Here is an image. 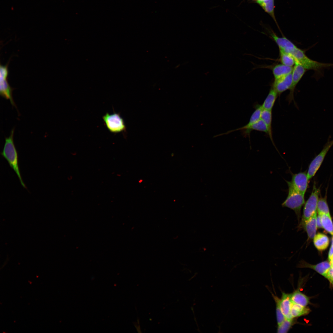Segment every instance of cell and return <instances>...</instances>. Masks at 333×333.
<instances>
[{"label": "cell", "mask_w": 333, "mask_h": 333, "mask_svg": "<svg viewBox=\"0 0 333 333\" xmlns=\"http://www.w3.org/2000/svg\"><path fill=\"white\" fill-rule=\"evenodd\" d=\"M14 128H13L11 130L9 137L6 138L3 150L1 154L7 160L11 167L15 172L22 185L27 189L19 169L18 153L14 142Z\"/></svg>", "instance_id": "obj_1"}, {"label": "cell", "mask_w": 333, "mask_h": 333, "mask_svg": "<svg viewBox=\"0 0 333 333\" xmlns=\"http://www.w3.org/2000/svg\"><path fill=\"white\" fill-rule=\"evenodd\" d=\"M290 54L294 57L295 63H298L304 67L306 70H313L320 72L323 69L333 66V63H325L313 60L305 54L304 51L297 47Z\"/></svg>", "instance_id": "obj_2"}, {"label": "cell", "mask_w": 333, "mask_h": 333, "mask_svg": "<svg viewBox=\"0 0 333 333\" xmlns=\"http://www.w3.org/2000/svg\"><path fill=\"white\" fill-rule=\"evenodd\" d=\"M286 182L288 187V194L282 205V207H287L293 210L299 221L301 216V210L305 203L304 195L297 191L290 181Z\"/></svg>", "instance_id": "obj_3"}, {"label": "cell", "mask_w": 333, "mask_h": 333, "mask_svg": "<svg viewBox=\"0 0 333 333\" xmlns=\"http://www.w3.org/2000/svg\"><path fill=\"white\" fill-rule=\"evenodd\" d=\"M320 193L319 188L314 184L311 193L305 204L302 220L299 224L317 213V204Z\"/></svg>", "instance_id": "obj_4"}, {"label": "cell", "mask_w": 333, "mask_h": 333, "mask_svg": "<svg viewBox=\"0 0 333 333\" xmlns=\"http://www.w3.org/2000/svg\"><path fill=\"white\" fill-rule=\"evenodd\" d=\"M102 119L107 129L111 133H117L126 130L124 121L118 113H106L102 117Z\"/></svg>", "instance_id": "obj_5"}, {"label": "cell", "mask_w": 333, "mask_h": 333, "mask_svg": "<svg viewBox=\"0 0 333 333\" xmlns=\"http://www.w3.org/2000/svg\"><path fill=\"white\" fill-rule=\"evenodd\" d=\"M333 145V139L329 138L320 153L310 163L307 172L309 180L314 177L321 165L324 159L330 148Z\"/></svg>", "instance_id": "obj_6"}, {"label": "cell", "mask_w": 333, "mask_h": 333, "mask_svg": "<svg viewBox=\"0 0 333 333\" xmlns=\"http://www.w3.org/2000/svg\"><path fill=\"white\" fill-rule=\"evenodd\" d=\"M307 70L302 65L297 63H295L293 68L292 72V82L290 88V92L286 97V100L289 104L294 101L295 104L294 92L298 84L301 80L304 74Z\"/></svg>", "instance_id": "obj_7"}, {"label": "cell", "mask_w": 333, "mask_h": 333, "mask_svg": "<svg viewBox=\"0 0 333 333\" xmlns=\"http://www.w3.org/2000/svg\"><path fill=\"white\" fill-rule=\"evenodd\" d=\"M307 173L300 172L293 174L290 182L299 192L304 195L308 186V181Z\"/></svg>", "instance_id": "obj_8"}, {"label": "cell", "mask_w": 333, "mask_h": 333, "mask_svg": "<svg viewBox=\"0 0 333 333\" xmlns=\"http://www.w3.org/2000/svg\"><path fill=\"white\" fill-rule=\"evenodd\" d=\"M240 130L242 135L244 137H249L250 138V135L251 132L253 130H256L260 132H263L267 134H268V130L266 125L261 119L256 122L252 124L250 126L246 128L242 127L237 128L236 129L228 131L224 133L220 134V136L224 134H227L232 132Z\"/></svg>", "instance_id": "obj_9"}, {"label": "cell", "mask_w": 333, "mask_h": 333, "mask_svg": "<svg viewBox=\"0 0 333 333\" xmlns=\"http://www.w3.org/2000/svg\"><path fill=\"white\" fill-rule=\"evenodd\" d=\"M297 267L300 268H306L312 269L324 277L331 267V265L329 261H324L316 265H312L303 260H302L299 261Z\"/></svg>", "instance_id": "obj_10"}, {"label": "cell", "mask_w": 333, "mask_h": 333, "mask_svg": "<svg viewBox=\"0 0 333 333\" xmlns=\"http://www.w3.org/2000/svg\"><path fill=\"white\" fill-rule=\"evenodd\" d=\"M270 35L278 46L279 50L290 53L297 47L293 43L285 37H279L273 32Z\"/></svg>", "instance_id": "obj_11"}, {"label": "cell", "mask_w": 333, "mask_h": 333, "mask_svg": "<svg viewBox=\"0 0 333 333\" xmlns=\"http://www.w3.org/2000/svg\"><path fill=\"white\" fill-rule=\"evenodd\" d=\"M292 82V73L278 79L274 80L272 86L280 96L283 92L290 89Z\"/></svg>", "instance_id": "obj_12"}, {"label": "cell", "mask_w": 333, "mask_h": 333, "mask_svg": "<svg viewBox=\"0 0 333 333\" xmlns=\"http://www.w3.org/2000/svg\"><path fill=\"white\" fill-rule=\"evenodd\" d=\"M317 213H316L302 224L299 225V228H303L306 232L308 240H312L316 234L317 228Z\"/></svg>", "instance_id": "obj_13"}, {"label": "cell", "mask_w": 333, "mask_h": 333, "mask_svg": "<svg viewBox=\"0 0 333 333\" xmlns=\"http://www.w3.org/2000/svg\"><path fill=\"white\" fill-rule=\"evenodd\" d=\"M13 89L8 82L7 78L0 77V95L4 98L9 100L12 105L17 108L13 97Z\"/></svg>", "instance_id": "obj_14"}, {"label": "cell", "mask_w": 333, "mask_h": 333, "mask_svg": "<svg viewBox=\"0 0 333 333\" xmlns=\"http://www.w3.org/2000/svg\"><path fill=\"white\" fill-rule=\"evenodd\" d=\"M291 293H286L282 292V295L280 300V305L282 311L286 318L292 319L291 310L293 302L291 298Z\"/></svg>", "instance_id": "obj_15"}, {"label": "cell", "mask_w": 333, "mask_h": 333, "mask_svg": "<svg viewBox=\"0 0 333 333\" xmlns=\"http://www.w3.org/2000/svg\"><path fill=\"white\" fill-rule=\"evenodd\" d=\"M328 237L325 234L318 232L313 238V242L315 248L319 251L326 250L329 244Z\"/></svg>", "instance_id": "obj_16"}, {"label": "cell", "mask_w": 333, "mask_h": 333, "mask_svg": "<svg viewBox=\"0 0 333 333\" xmlns=\"http://www.w3.org/2000/svg\"><path fill=\"white\" fill-rule=\"evenodd\" d=\"M293 67L288 66L282 64L275 65L272 71L274 80H277L292 73Z\"/></svg>", "instance_id": "obj_17"}, {"label": "cell", "mask_w": 333, "mask_h": 333, "mask_svg": "<svg viewBox=\"0 0 333 333\" xmlns=\"http://www.w3.org/2000/svg\"><path fill=\"white\" fill-rule=\"evenodd\" d=\"M278 96L277 92L272 86L267 96L261 105L263 109L272 111Z\"/></svg>", "instance_id": "obj_18"}, {"label": "cell", "mask_w": 333, "mask_h": 333, "mask_svg": "<svg viewBox=\"0 0 333 333\" xmlns=\"http://www.w3.org/2000/svg\"><path fill=\"white\" fill-rule=\"evenodd\" d=\"M291 298L292 302L303 306H307L310 304V298L302 293L299 289L291 293Z\"/></svg>", "instance_id": "obj_19"}, {"label": "cell", "mask_w": 333, "mask_h": 333, "mask_svg": "<svg viewBox=\"0 0 333 333\" xmlns=\"http://www.w3.org/2000/svg\"><path fill=\"white\" fill-rule=\"evenodd\" d=\"M261 119L265 123L268 130V135L273 145L275 147L273 137L272 131V111L263 109L261 113Z\"/></svg>", "instance_id": "obj_20"}, {"label": "cell", "mask_w": 333, "mask_h": 333, "mask_svg": "<svg viewBox=\"0 0 333 333\" xmlns=\"http://www.w3.org/2000/svg\"><path fill=\"white\" fill-rule=\"evenodd\" d=\"M310 311V309L307 306H302L293 302L290 313L292 318H296L301 316L306 315Z\"/></svg>", "instance_id": "obj_21"}, {"label": "cell", "mask_w": 333, "mask_h": 333, "mask_svg": "<svg viewBox=\"0 0 333 333\" xmlns=\"http://www.w3.org/2000/svg\"><path fill=\"white\" fill-rule=\"evenodd\" d=\"M256 2L258 3L269 14L276 22L274 13L275 7L274 0H263L257 1Z\"/></svg>", "instance_id": "obj_22"}, {"label": "cell", "mask_w": 333, "mask_h": 333, "mask_svg": "<svg viewBox=\"0 0 333 333\" xmlns=\"http://www.w3.org/2000/svg\"><path fill=\"white\" fill-rule=\"evenodd\" d=\"M296 323V318H286L282 322L278 325L277 332L278 333H287Z\"/></svg>", "instance_id": "obj_23"}, {"label": "cell", "mask_w": 333, "mask_h": 333, "mask_svg": "<svg viewBox=\"0 0 333 333\" xmlns=\"http://www.w3.org/2000/svg\"><path fill=\"white\" fill-rule=\"evenodd\" d=\"M279 60L282 64L284 65L293 67L295 64V60L293 56L290 54L286 52L279 50Z\"/></svg>", "instance_id": "obj_24"}, {"label": "cell", "mask_w": 333, "mask_h": 333, "mask_svg": "<svg viewBox=\"0 0 333 333\" xmlns=\"http://www.w3.org/2000/svg\"><path fill=\"white\" fill-rule=\"evenodd\" d=\"M317 212L319 215L325 214L331 216L327 203L326 195L323 198H319L317 204Z\"/></svg>", "instance_id": "obj_25"}, {"label": "cell", "mask_w": 333, "mask_h": 333, "mask_svg": "<svg viewBox=\"0 0 333 333\" xmlns=\"http://www.w3.org/2000/svg\"><path fill=\"white\" fill-rule=\"evenodd\" d=\"M320 215L323 228L333 236V223L331 216L325 214Z\"/></svg>", "instance_id": "obj_26"}, {"label": "cell", "mask_w": 333, "mask_h": 333, "mask_svg": "<svg viewBox=\"0 0 333 333\" xmlns=\"http://www.w3.org/2000/svg\"><path fill=\"white\" fill-rule=\"evenodd\" d=\"M272 296L276 303V314L278 325L280 324L286 319V318L283 314L280 305V299L277 296L272 294Z\"/></svg>", "instance_id": "obj_27"}, {"label": "cell", "mask_w": 333, "mask_h": 333, "mask_svg": "<svg viewBox=\"0 0 333 333\" xmlns=\"http://www.w3.org/2000/svg\"><path fill=\"white\" fill-rule=\"evenodd\" d=\"M10 62V60L5 65H2L0 64V77L7 78L8 75V65Z\"/></svg>", "instance_id": "obj_28"}, {"label": "cell", "mask_w": 333, "mask_h": 333, "mask_svg": "<svg viewBox=\"0 0 333 333\" xmlns=\"http://www.w3.org/2000/svg\"><path fill=\"white\" fill-rule=\"evenodd\" d=\"M324 277L329 281L331 286L333 287V267H331L328 269Z\"/></svg>", "instance_id": "obj_29"}, {"label": "cell", "mask_w": 333, "mask_h": 333, "mask_svg": "<svg viewBox=\"0 0 333 333\" xmlns=\"http://www.w3.org/2000/svg\"><path fill=\"white\" fill-rule=\"evenodd\" d=\"M333 258V243L331 242V245L328 254V260L330 261Z\"/></svg>", "instance_id": "obj_30"}, {"label": "cell", "mask_w": 333, "mask_h": 333, "mask_svg": "<svg viewBox=\"0 0 333 333\" xmlns=\"http://www.w3.org/2000/svg\"><path fill=\"white\" fill-rule=\"evenodd\" d=\"M317 228H323L321 216L319 214L317 217Z\"/></svg>", "instance_id": "obj_31"}, {"label": "cell", "mask_w": 333, "mask_h": 333, "mask_svg": "<svg viewBox=\"0 0 333 333\" xmlns=\"http://www.w3.org/2000/svg\"><path fill=\"white\" fill-rule=\"evenodd\" d=\"M329 262L331 264V267H333V258Z\"/></svg>", "instance_id": "obj_32"}, {"label": "cell", "mask_w": 333, "mask_h": 333, "mask_svg": "<svg viewBox=\"0 0 333 333\" xmlns=\"http://www.w3.org/2000/svg\"><path fill=\"white\" fill-rule=\"evenodd\" d=\"M331 241H332V242H332V243H333V236H332V240H331Z\"/></svg>", "instance_id": "obj_33"}, {"label": "cell", "mask_w": 333, "mask_h": 333, "mask_svg": "<svg viewBox=\"0 0 333 333\" xmlns=\"http://www.w3.org/2000/svg\"><path fill=\"white\" fill-rule=\"evenodd\" d=\"M254 0V1H258V0Z\"/></svg>", "instance_id": "obj_34"}, {"label": "cell", "mask_w": 333, "mask_h": 333, "mask_svg": "<svg viewBox=\"0 0 333 333\" xmlns=\"http://www.w3.org/2000/svg\"><path fill=\"white\" fill-rule=\"evenodd\" d=\"M260 0H258V1H260Z\"/></svg>", "instance_id": "obj_35"}]
</instances>
